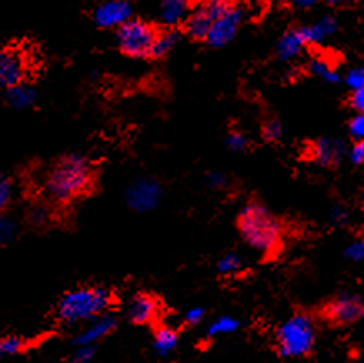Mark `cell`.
<instances>
[{"label":"cell","instance_id":"1","mask_svg":"<svg viewBox=\"0 0 364 363\" xmlns=\"http://www.w3.org/2000/svg\"><path fill=\"white\" fill-rule=\"evenodd\" d=\"M92 184V162L82 154H67L47 173L44 193L52 203L69 204L90 191Z\"/></svg>","mask_w":364,"mask_h":363},{"label":"cell","instance_id":"2","mask_svg":"<svg viewBox=\"0 0 364 363\" xmlns=\"http://www.w3.org/2000/svg\"><path fill=\"white\" fill-rule=\"evenodd\" d=\"M237 228L242 240L252 250L262 255H274L282 245V228L266 206L259 203H249L237 216Z\"/></svg>","mask_w":364,"mask_h":363},{"label":"cell","instance_id":"3","mask_svg":"<svg viewBox=\"0 0 364 363\" xmlns=\"http://www.w3.org/2000/svg\"><path fill=\"white\" fill-rule=\"evenodd\" d=\"M112 295L104 286H79L62 295L55 317L64 325H85L107 313Z\"/></svg>","mask_w":364,"mask_h":363},{"label":"cell","instance_id":"4","mask_svg":"<svg viewBox=\"0 0 364 363\" xmlns=\"http://www.w3.org/2000/svg\"><path fill=\"white\" fill-rule=\"evenodd\" d=\"M276 337L281 357L299 358L308 355L316 342L313 320L304 313H296L277 328Z\"/></svg>","mask_w":364,"mask_h":363},{"label":"cell","instance_id":"5","mask_svg":"<svg viewBox=\"0 0 364 363\" xmlns=\"http://www.w3.org/2000/svg\"><path fill=\"white\" fill-rule=\"evenodd\" d=\"M157 32L151 23L141 19H131L117 28V46L126 56L141 59L151 56Z\"/></svg>","mask_w":364,"mask_h":363},{"label":"cell","instance_id":"6","mask_svg":"<svg viewBox=\"0 0 364 363\" xmlns=\"http://www.w3.org/2000/svg\"><path fill=\"white\" fill-rule=\"evenodd\" d=\"M232 6V0H199L184 22L186 32L194 39H205L210 26Z\"/></svg>","mask_w":364,"mask_h":363},{"label":"cell","instance_id":"7","mask_svg":"<svg viewBox=\"0 0 364 363\" xmlns=\"http://www.w3.org/2000/svg\"><path fill=\"white\" fill-rule=\"evenodd\" d=\"M162 186L152 178L136 179L126 189L127 206L137 213H149L156 209L162 201Z\"/></svg>","mask_w":364,"mask_h":363},{"label":"cell","instance_id":"8","mask_svg":"<svg viewBox=\"0 0 364 363\" xmlns=\"http://www.w3.org/2000/svg\"><path fill=\"white\" fill-rule=\"evenodd\" d=\"M326 318L334 323L346 325L364 318V302L361 296L354 293H339L324 307Z\"/></svg>","mask_w":364,"mask_h":363},{"label":"cell","instance_id":"9","mask_svg":"<svg viewBox=\"0 0 364 363\" xmlns=\"http://www.w3.org/2000/svg\"><path fill=\"white\" fill-rule=\"evenodd\" d=\"M244 21V11L236 6H232L228 12H224L221 17L210 26L205 42L210 47H224L236 37L239 27Z\"/></svg>","mask_w":364,"mask_h":363},{"label":"cell","instance_id":"10","mask_svg":"<svg viewBox=\"0 0 364 363\" xmlns=\"http://www.w3.org/2000/svg\"><path fill=\"white\" fill-rule=\"evenodd\" d=\"M132 19L129 0H104L94 11V22L100 28H119Z\"/></svg>","mask_w":364,"mask_h":363},{"label":"cell","instance_id":"11","mask_svg":"<svg viewBox=\"0 0 364 363\" xmlns=\"http://www.w3.org/2000/svg\"><path fill=\"white\" fill-rule=\"evenodd\" d=\"M117 327V317L111 312L100 315L92 322L85 323L80 332L72 338V347H95V343L109 337Z\"/></svg>","mask_w":364,"mask_h":363},{"label":"cell","instance_id":"12","mask_svg":"<svg viewBox=\"0 0 364 363\" xmlns=\"http://www.w3.org/2000/svg\"><path fill=\"white\" fill-rule=\"evenodd\" d=\"M26 79V60L16 49H0V88L11 89Z\"/></svg>","mask_w":364,"mask_h":363},{"label":"cell","instance_id":"13","mask_svg":"<svg viewBox=\"0 0 364 363\" xmlns=\"http://www.w3.org/2000/svg\"><path fill=\"white\" fill-rule=\"evenodd\" d=\"M127 318L134 325H147L156 322L161 313V303L154 295L137 293L127 303Z\"/></svg>","mask_w":364,"mask_h":363},{"label":"cell","instance_id":"14","mask_svg":"<svg viewBox=\"0 0 364 363\" xmlns=\"http://www.w3.org/2000/svg\"><path fill=\"white\" fill-rule=\"evenodd\" d=\"M346 154V144L336 137H321L311 147V156L321 166H336Z\"/></svg>","mask_w":364,"mask_h":363},{"label":"cell","instance_id":"15","mask_svg":"<svg viewBox=\"0 0 364 363\" xmlns=\"http://www.w3.org/2000/svg\"><path fill=\"white\" fill-rule=\"evenodd\" d=\"M189 14V0H162L159 11H157V19L164 27L174 28L188 21Z\"/></svg>","mask_w":364,"mask_h":363},{"label":"cell","instance_id":"16","mask_svg":"<svg viewBox=\"0 0 364 363\" xmlns=\"http://www.w3.org/2000/svg\"><path fill=\"white\" fill-rule=\"evenodd\" d=\"M338 31V22L336 19L331 16L321 17L319 21H316L309 26L301 27L306 44H321V42L328 41L329 37H333Z\"/></svg>","mask_w":364,"mask_h":363},{"label":"cell","instance_id":"17","mask_svg":"<svg viewBox=\"0 0 364 363\" xmlns=\"http://www.w3.org/2000/svg\"><path fill=\"white\" fill-rule=\"evenodd\" d=\"M306 46L308 44H306L301 28H298V31H287L276 46L277 59L284 62L293 60L301 54V51H303Z\"/></svg>","mask_w":364,"mask_h":363},{"label":"cell","instance_id":"18","mask_svg":"<svg viewBox=\"0 0 364 363\" xmlns=\"http://www.w3.org/2000/svg\"><path fill=\"white\" fill-rule=\"evenodd\" d=\"M6 101L11 107L18 109V111H26V109L36 106L37 90L31 84L21 83L11 89H6Z\"/></svg>","mask_w":364,"mask_h":363},{"label":"cell","instance_id":"19","mask_svg":"<svg viewBox=\"0 0 364 363\" xmlns=\"http://www.w3.org/2000/svg\"><path fill=\"white\" fill-rule=\"evenodd\" d=\"M154 350L159 357H167L176 350L179 345V335L174 328L167 327V325H159L154 332Z\"/></svg>","mask_w":364,"mask_h":363},{"label":"cell","instance_id":"20","mask_svg":"<svg viewBox=\"0 0 364 363\" xmlns=\"http://www.w3.org/2000/svg\"><path fill=\"white\" fill-rule=\"evenodd\" d=\"M179 41H181V34L177 31H174V28H166V31L159 32V34L156 36L154 44H152L151 57L159 59V57L167 56L172 49H174Z\"/></svg>","mask_w":364,"mask_h":363},{"label":"cell","instance_id":"21","mask_svg":"<svg viewBox=\"0 0 364 363\" xmlns=\"http://www.w3.org/2000/svg\"><path fill=\"white\" fill-rule=\"evenodd\" d=\"M308 69L311 74L328 84H338L339 80H341V75L338 74V70L334 69L328 60L323 59V57H316V59L311 60Z\"/></svg>","mask_w":364,"mask_h":363},{"label":"cell","instance_id":"22","mask_svg":"<svg viewBox=\"0 0 364 363\" xmlns=\"http://www.w3.org/2000/svg\"><path fill=\"white\" fill-rule=\"evenodd\" d=\"M239 322L237 318L231 317V315H223V317L215 318L213 323L208 327V335L209 337H221V335H231V333L236 332L239 328Z\"/></svg>","mask_w":364,"mask_h":363},{"label":"cell","instance_id":"23","mask_svg":"<svg viewBox=\"0 0 364 363\" xmlns=\"http://www.w3.org/2000/svg\"><path fill=\"white\" fill-rule=\"evenodd\" d=\"M27 219L31 226L44 228L52 221V209L49 204H44V203L33 204V206L28 209Z\"/></svg>","mask_w":364,"mask_h":363},{"label":"cell","instance_id":"24","mask_svg":"<svg viewBox=\"0 0 364 363\" xmlns=\"http://www.w3.org/2000/svg\"><path fill=\"white\" fill-rule=\"evenodd\" d=\"M242 270V258L236 253H228L218 261V271L224 276L236 275Z\"/></svg>","mask_w":364,"mask_h":363},{"label":"cell","instance_id":"25","mask_svg":"<svg viewBox=\"0 0 364 363\" xmlns=\"http://www.w3.org/2000/svg\"><path fill=\"white\" fill-rule=\"evenodd\" d=\"M18 233V226L16 219L9 216V214H0V245H9L16 240Z\"/></svg>","mask_w":364,"mask_h":363},{"label":"cell","instance_id":"26","mask_svg":"<svg viewBox=\"0 0 364 363\" xmlns=\"http://www.w3.org/2000/svg\"><path fill=\"white\" fill-rule=\"evenodd\" d=\"M23 348H26V342H23V338L14 337V335L4 337L2 340H0V357L18 355V353L23 352Z\"/></svg>","mask_w":364,"mask_h":363},{"label":"cell","instance_id":"27","mask_svg":"<svg viewBox=\"0 0 364 363\" xmlns=\"http://www.w3.org/2000/svg\"><path fill=\"white\" fill-rule=\"evenodd\" d=\"M12 196H14V184L11 178L0 173V214L6 213V209L12 201Z\"/></svg>","mask_w":364,"mask_h":363},{"label":"cell","instance_id":"28","mask_svg":"<svg viewBox=\"0 0 364 363\" xmlns=\"http://www.w3.org/2000/svg\"><path fill=\"white\" fill-rule=\"evenodd\" d=\"M247 137L246 135H242V132L239 131H234V132H229V136L226 137V146L231 149L232 152H242L247 149Z\"/></svg>","mask_w":364,"mask_h":363},{"label":"cell","instance_id":"29","mask_svg":"<svg viewBox=\"0 0 364 363\" xmlns=\"http://www.w3.org/2000/svg\"><path fill=\"white\" fill-rule=\"evenodd\" d=\"M95 357V347H74L69 363H90Z\"/></svg>","mask_w":364,"mask_h":363},{"label":"cell","instance_id":"30","mask_svg":"<svg viewBox=\"0 0 364 363\" xmlns=\"http://www.w3.org/2000/svg\"><path fill=\"white\" fill-rule=\"evenodd\" d=\"M349 218H351V213H349V209L346 206H343V204H334L331 211H329V219H331V223L336 224V226H344V224H348Z\"/></svg>","mask_w":364,"mask_h":363},{"label":"cell","instance_id":"31","mask_svg":"<svg viewBox=\"0 0 364 363\" xmlns=\"http://www.w3.org/2000/svg\"><path fill=\"white\" fill-rule=\"evenodd\" d=\"M282 124L279 121H276V119H272V121H267L264 124V127H262V136H264L266 141H277L281 140L282 136Z\"/></svg>","mask_w":364,"mask_h":363},{"label":"cell","instance_id":"32","mask_svg":"<svg viewBox=\"0 0 364 363\" xmlns=\"http://www.w3.org/2000/svg\"><path fill=\"white\" fill-rule=\"evenodd\" d=\"M344 83L348 84L349 89L358 90L359 88L364 85V68H354L348 70L346 78H344Z\"/></svg>","mask_w":364,"mask_h":363},{"label":"cell","instance_id":"33","mask_svg":"<svg viewBox=\"0 0 364 363\" xmlns=\"http://www.w3.org/2000/svg\"><path fill=\"white\" fill-rule=\"evenodd\" d=\"M344 255H346L349 261L363 263L364 261V241L363 240L353 241L351 245L344 250Z\"/></svg>","mask_w":364,"mask_h":363},{"label":"cell","instance_id":"34","mask_svg":"<svg viewBox=\"0 0 364 363\" xmlns=\"http://www.w3.org/2000/svg\"><path fill=\"white\" fill-rule=\"evenodd\" d=\"M349 135L353 136V140L356 142L364 141V114H356L349 122Z\"/></svg>","mask_w":364,"mask_h":363},{"label":"cell","instance_id":"35","mask_svg":"<svg viewBox=\"0 0 364 363\" xmlns=\"http://www.w3.org/2000/svg\"><path fill=\"white\" fill-rule=\"evenodd\" d=\"M205 184L210 189H223L229 184V178L223 173H208L205 174Z\"/></svg>","mask_w":364,"mask_h":363},{"label":"cell","instance_id":"36","mask_svg":"<svg viewBox=\"0 0 364 363\" xmlns=\"http://www.w3.org/2000/svg\"><path fill=\"white\" fill-rule=\"evenodd\" d=\"M349 159H351L353 164H363L364 162V141H359L354 144L351 149H349Z\"/></svg>","mask_w":364,"mask_h":363},{"label":"cell","instance_id":"37","mask_svg":"<svg viewBox=\"0 0 364 363\" xmlns=\"http://www.w3.org/2000/svg\"><path fill=\"white\" fill-rule=\"evenodd\" d=\"M203 318H204V308H200V307L191 308L184 315V322L188 325H198L203 322Z\"/></svg>","mask_w":364,"mask_h":363},{"label":"cell","instance_id":"38","mask_svg":"<svg viewBox=\"0 0 364 363\" xmlns=\"http://www.w3.org/2000/svg\"><path fill=\"white\" fill-rule=\"evenodd\" d=\"M351 106L356 109L359 114H364V85L358 90H353Z\"/></svg>","mask_w":364,"mask_h":363},{"label":"cell","instance_id":"39","mask_svg":"<svg viewBox=\"0 0 364 363\" xmlns=\"http://www.w3.org/2000/svg\"><path fill=\"white\" fill-rule=\"evenodd\" d=\"M289 7L299 9V11H308V9L314 7L319 0H284Z\"/></svg>","mask_w":364,"mask_h":363},{"label":"cell","instance_id":"40","mask_svg":"<svg viewBox=\"0 0 364 363\" xmlns=\"http://www.w3.org/2000/svg\"><path fill=\"white\" fill-rule=\"evenodd\" d=\"M129 2H131V4H132V2H136V0H129Z\"/></svg>","mask_w":364,"mask_h":363},{"label":"cell","instance_id":"41","mask_svg":"<svg viewBox=\"0 0 364 363\" xmlns=\"http://www.w3.org/2000/svg\"><path fill=\"white\" fill-rule=\"evenodd\" d=\"M363 204H364V196H363Z\"/></svg>","mask_w":364,"mask_h":363},{"label":"cell","instance_id":"42","mask_svg":"<svg viewBox=\"0 0 364 363\" xmlns=\"http://www.w3.org/2000/svg\"><path fill=\"white\" fill-rule=\"evenodd\" d=\"M354 2H356V0H354Z\"/></svg>","mask_w":364,"mask_h":363}]
</instances>
